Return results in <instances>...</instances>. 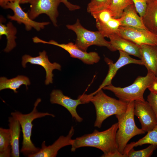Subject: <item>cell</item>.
<instances>
[{
	"label": "cell",
	"mask_w": 157,
	"mask_h": 157,
	"mask_svg": "<svg viewBox=\"0 0 157 157\" xmlns=\"http://www.w3.org/2000/svg\"><path fill=\"white\" fill-rule=\"evenodd\" d=\"M134 101L128 102L127 108L125 113L115 115L118 121L116 141L118 150L123 154L126 146L131 138L145 132L141 128H138L135 124L133 113Z\"/></svg>",
	"instance_id": "4"
},
{
	"label": "cell",
	"mask_w": 157,
	"mask_h": 157,
	"mask_svg": "<svg viewBox=\"0 0 157 157\" xmlns=\"http://www.w3.org/2000/svg\"><path fill=\"white\" fill-rule=\"evenodd\" d=\"M61 3H63L69 11H74L81 8L79 6L73 4L68 1L67 0H61Z\"/></svg>",
	"instance_id": "31"
},
{
	"label": "cell",
	"mask_w": 157,
	"mask_h": 157,
	"mask_svg": "<svg viewBox=\"0 0 157 157\" xmlns=\"http://www.w3.org/2000/svg\"><path fill=\"white\" fill-rule=\"evenodd\" d=\"M156 76L153 73L148 71L146 76H138L132 84L128 86L116 87L111 84L103 89L112 92L119 99L127 103L136 101H144V92Z\"/></svg>",
	"instance_id": "5"
},
{
	"label": "cell",
	"mask_w": 157,
	"mask_h": 157,
	"mask_svg": "<svg viewBox=\"0 0 157 157\" xmlns=\"http://www.w3.org/2000/svg\"><path fill=\"white\" fill-rule=\"evenodd\" d=\"M95 19L96 25L99 31L104 37L118 34L121 26L119 18L113 17L107 9L94 12L91 13Z\"/></svg>",
	"instance_id": "9"
},
{
	"label": "cell",
	"mask_w": 157,
	"mask_h": 157,
	"mask_svg": "<svg viewBox=\"0 0 157 157\" xmlns=\"http://www.w3.org/2000/svg\"><path fill=\"white\" fill-rule=\"evenodd\" d=\"M148 89L150 92L155 93H157V76H156Z\"/></svg>",
	"instance_id": "32"
},
{
	"label": "cell",
	"mask_w": 157,
	"mask_h": 157,
	"mask_svg": "<svg viewBox=\"0 0 157 157\" xmlns=\"http://www.w3.org/2000/svg\"><path fill=\"white\" fill-rule=\"evenodd\" d=\"M138 14L133 4L129 5L124 10L119 18L121 26L147 29Z\"/></svg>",
	"instance_id": "19"
},
{
	"label": "cell",
	"mask_w": 157,
	"mask_h": 157,
	"mask_svg": "<svg viewBox=\"0 0 157 157\" xmlns=\"http://www.w3.org/2000/svg\"><path fill=\"white\" fill-rule=\"evenodd\" d=\"M32 39L35 43L51 44L60 47L67 51L72 58L78 59L87 65H93L97 63L100 59V57L97 53L96 52L88 53L83 51L72 42L67 44H59L53 40L48 42L45 41L36 36L33 38Z\"/></svg>",
	"instance_id": "7"
},
{
	"label": "cell",
	"mask_w": 157,
	"mask_h": 157,
	"mask_svg": "<svg viewBox=\"0 0 157 157\" xmlns=\"http://www.w3.org/2000/svg\"><path fill=\"white\" fill-rule=\"evenodd\" d=\"M157 148V145L150 144L147 148L136 151L133 148H131L127 153V157H149Z\"/></svg>",
	"instance_id": "27"
},
{
	"label": "cell",
	"mask_w": 157,
	"mask_h": 157,
	"mask_svg": "<svg viewBox=\"0 0 157 157\" xmlns=\"http://www.w3.org/2000/svg\"><path fill=\"white\" fill-rule=\"evenodd\" d=\"M147 101L155 113L157 118V93L150 92L147 97Z\"/></svg>",
	"instance_id": "30"
},
{
	"label": "cell",
	"mask_w": 157,
	"mask_h": 157,
	"mask_svg": "<svg viewBox=\"0 0 157 157\" xmlns=\"http://www.w3.org/2000/svg\"><path fill=\"white\" fill-rule=\"evenodd\" d=\"M141 18L146 28L157 35V0H148L145 12Z\"/></svg>",
	"instance_id": "20"
},
{
	"label": "cell",
	"mask_w": 157,
	"mask_h": 157,
	"mask_svg": "<svg viewBox=\"0 0 157 157\" xmlns=\"http://www.w3.org/2000/svg\"><path fill=\"white\" fill-rule=\"evenodd\" d=\"M67 28L75 32L76 36L75 44L81 50L86 51L90 46L95 45L105 47L112 51H116L110 41H107L104 36L99 31L89 30L81 24L77 19L73 24H67Z\"/></svg>",
	"instance_id": "6"
},
{
	"label": "cell",
	"mask_w": 157,
	"mask_h": 157,
	"mask_svg": "<svg viewBox=\"0 0 157 157\" xmlns=\"http://www.w3.org/2000/svg\"><path fill=\"white\" fill-rule=\"evenodd\" d=\"M133 113L138 119L141 129L148 132L157 126V118L155 113L147 101H134Z\"/></svg>",
	"instance_id": "11"
},
{
	"label": "cell",
	"mask_w": 157,
	"mask_h": 157,
	"mask_svg": "<svg viewBox=\"0 0 157 157\" xmlns=\"http://www.w3.org/2000/svg\"><path fill=\"white\" fill-rule=\"evenodd\" d=\"M20 4L19 0L9 3L5 9H10L14 13L13 15H8V18L11 20L16 21L19 24H24L26 30L29 31L33 28L36 31H39L43 29L45 26L50 24L49 22H38L31 19L28 13L23 10Z\"/></svg>",
	"instance_id": "13"
},
{
	"label": "cell",
	"mask_w": 157,
	"mask_h": 157,
	"mask_svg": "<svg viewBox=\"0 0 157 157\" xmlns=\"http://www.w3.org/2000/svg\"><path fill=\"white\" fill-rule=\"evenodd\" d=\"M112 0H91L87 8L88 12L91 13L107 9Z\"/></svg>",
	"instance_id": "28"
},
{
	"label": "cell",
	"mask_w": 157,
	"mask_h": 157,
	"mask_svg": "<svg viewBox=\"0 0 157 157\" xmlns=\"http://www.w3.org/2000/svg\"><path fill=\"white\" fill-rule=\"evenodd\" d=\"M9 129L0 128V157H9L11 156V147Z\"/></svg>",
	"instance_id": "24"
},
{
	"label": "cell",
	"mask_w": 157,
	"mask_h": 157,
	"mask_svg": "<svg viewBox=\"0 0 157 157\" xmlns=\"http://www.w3.org/2000/svg\"><path fill=\"white\" fill-rule=\"evenodd\" d=\"M118 34L139 46L142 44L157 46V35L147 29L120 26Z\"/></svg>",
	"instance_id": "10"
},
{
	"label": "cell",
	"mask_w": 157,
	"mask_h": 157,
	"mask_svg": "<svg viewBox=\"0 0 157 157\" xmlns=\"http://www.w3.org/2000/svg\"><path fill=\"white\" fill-rule=\"evenodd\" d=\"M31 0H19L20 4H25L29 3Z\"/></svg>",
	"instance_id": "34"
},
{
	"label": "cell",
	"mask_w": 157,
	"mask_h": 157,
	"mask_svg": "<svg viewBox=\"0 0 157 157\" xmlns=\"http://www.w3.org/2000/svg\"><path fill=\"white\" fill-rule=\"evenodd\" d=\"M17 0H0V6L4 9L5 8L8 3L14 2Z\"/></svg>",
	"instance_id": "33"
},
{
	"label": "cell",
	"mask_w": 157,
	"mask_h": 157,
	"mask_svg": "<svg viewBox=\"0 0 157 157\" xmlns=\"http://www.w3.org/2000/svg\"><path fill=\"white\" fill-rule=\"evenodd\" d=\"M17 33V29L11 22H9L6 25L0 22V37L5 35L7 40L6 47L4 50L5 52H9L16 47L15 39Z\"/></svg>",
	"instance_id": "23"
},
{
	"label": "cell",
	"mask_w": 157,
	"mask_h": 157,
	"mask_svg": "<svg viewBox=\"0 0 157 157\" xmlns=\"http://www.w3.org/2000/svg\"><path fill=\"white\" fill-rule=\"evenodd\" d=\"M85 97L88 103L91 102L95 107L96 119L94 126L99 128L108 117L124 113L127 108L128 103L108 96L102 89L89 94H85Z\"/></svg>",
	"instance_id": "2"
},
{
	"label": "cell",
	"mask_w": 157,
	"mask_h": 157,
	"mask_svg": "<svg viewBox=\"0 0 157 157\" xmlns=\"http://www.w3.org/2000/svg\"><path fill=\"white\" fill-rule=\"evenodd\" d=\"M50 101L52 104H58L66 108L77 122H81L83 121V118L78 114L76 108L80 104L87 103L83 94L79 96L77 99H74L64 95L60 90H54L50 94Z\"/></svg>",
	"instance_id": "12"
},
{
	"label": "cell",
	"mask_w": 157,
	"mask_h": 157,
	"mask_svg": "<svg viewBox=\"0 0 157 157\" xmlns=\"http://www.w3.org/2000/svg\"><path fill=\"white\" fill-rule=\"evenodd\" d=\"M8 121L11 139V156L13 157H19V140L21 126L18 121L12 116L9 117Z\"/></svg>",
	"instance_id": "21"
},
{
	"label": "cell",
	"mask_w": 157,
	"mask_h": 157,
	"mask_svg": "<svg viewBox=\"0 0 157 157\" xmlns=\"http://www.w3.org/2000/svg\"><path fill=\"white\" fill-rule=\"evenodd\" d=\"M139 15L142 17L144 15L148 0H131Z\"/></svg>",
	"instance_id": "29"
},
{
	"label": "cell",
	"mask_w": 157,
	"mask_h": 157,
	"mask_svg": "<svg viewBox=\"0 0 157 157\" xmlns=\"http://www.w3.org/2000/svg\"><path fill=\"white\" fill-rule=\"evenodd\" d=\"M41 101L40 98L37 99L34 104L32 111L28 114H23L17 111L13 112L11 113V116L18 121L22 128L23 139L20 151L25 156L29 157L31 155L36 153L40 150L39 148L34 145L31 139L33 126L32 122L33 120L47 116H50L53 117H55L54 115L47 112H38L37 109V106Z\"/></svg>",
	"instance_id": "3"
},
{
	"label": "cell",
	"mask_w": 157,
	"mask_h": 157,
	"mask_svg": "<svg viewBox=\"0 0 157 157\" xmlns=\"http://www.w3.org/2000/svg\"><path fill=\"white\" fill-rule=\"evenodd\" d=\"M30 83L29 78L24 76L18 75L10 79H8L5 77H1L0 78V90L9 89L17 93L18 92L17 89L21 85H24L27 88V86Z\"/></svg>",
	"instance_id": "22"
},
{
	"label": "cell",
	"mask_w": 157,
	"mask_h": 157,
	"mask_svg": "<svg viewBox=\"0 0 157 157\" xmlns=\"http://www.w3.org/2000/svg\"><path fill=\"white\" fill-rule=\"evenodd\" d=\"M60 3L61 0H31L29 3L30 9L28 16L33 20L40 14H46L53 25L57 27V18L59 15L58 8Z\"/></svg>",
	"instance_id": "8"
},
{
	"label": "cell",
	"mask_w": 157,
	"mask_h": 157,
	"mask_svg": "<svg viewBox=\"0 0 157 157\" xmlns=\"http://www.w3.org/2000/svg\"><path fill=\"white\" fill-rule=\"evenodd\" d=\"M133 4L131 0H112L107 9L113 17L119 19L124 10L129 5Z\"/></svg>",
	"instance_id": "26"
},
{
	"label": "cell",
	"mask_w": 157,
	"mask_h": 157,
	"mask_svg": "<svg viewBox=\"0 0 157 157\" xmlns=\"http://www.w3.org/2000/svg\"><path fill=\"white\" fill-rule=\"evenodd\" d=\"M28 63L40 65L44 68L46 73L45 83L46 85L53 82V70L56 69L59 70H61V67L60 64L56 62L52 63L50 62L47 52L44 50L40 52L39 55L35 57H33L28 55L23 56L22 64L24 68L26 67V64Z\"/></svg>",
	"instance_id": "14"
},
{
	"label": "cell",
	"mask_w": 157,
	"mask_h": 157,
	"mask_svg": "<svg viewBox=\"0 0 157 157\" xmlns=\"http://www.w3.org/2000/svg\"><path fill=\"white\" fill-rule=\"evenodd\" d=\"M140 59L147 71L157 76V46L142 44L140 46Z\"/></svg>",
	"instance_id": "18"
},
{
	"label": "cell",
	"mask_w": 157,
	"mask_h": 157,
	"mask_svg": "<svg viewBox=\"0 0 157 157\" xmlns=\"http://www.w3.org/2000/svg\"><path fill=\"white\" fill-rule=\"evenodd\" d=\"M119 51V57L115 63H113V61L109 58H105L104 60L108 66V72L105 78L96 91L103 89L104 87L112 84V80L117 71L124 66L130 64L143 65L141 59L139 60L132 58L126 53L122 51Z\"/></svg>",
	"instance_id": "15"
},
{
	"label": "cell",
	"mask_w": 157,
	"mask_h": 157,
	"mask_svg": "<svg viewBox=\"0 0 157 157\" xmlns=\"http://www.w3.org/2000/svg\"><path fill=\"white\" fill-rule=\"evenodd\" d=\"M109 38L111 45L116 51H122L141 58L140 46L118 34L112 35Z\"/></svg>",
	"instance_id": "17"
},
{
	"label": "cell",
	"mask_w": 157,
	"mask_h": 157,
	"mask_svg": "<svg viewBox=\"0 0 157 157\" xmlns=\"http://www.w3.org/2000/svg\"><path fill=\"white\" fill-rule=\"evenodd\" d=\"M145 144L157 145V126L153 130L147 132L146 135L137 141L127 144L124 149L123 154L127 156V153L131 148Z\"/></svg>",
	"instance_id": "25"
},
{
	"label": "cell",
	"mask_w": 157,
	"mask_h": 157,
	"mask_svg": "<svg viewBox=\"0 0 157 157\" xmlns=\"http://www.w3.org/2000/svg\"><path fill=\"white\" fill-rule=\"evenodd\" d=\"M118 123L113 124L107 129L102 131L94 130L92 133L85 134L73 139L71 151L74 152L83 147H94L103 152L101 157H126L118 151L116 141Z\"/></svg>",
	"instance_id": "1"
},
{
	"label": "cell",
	"mask_w": 157,
	"mask_h": 157,
	"mask_svg": "<svg viewBox=\"0 0 157 157\" xmlns=\"http://www.w3.org/2000/svg\"><path fill=\"white\" fill-rule=\"evenodd\" d=\"M74 133V128L72 126L66 136H60L52 144L47 146L45 145V142L44 141L39 151L31 155L29 157H56L60 149L65 146L72 145L73 140L72 137Z\"/></svg>",
	"instance_id": "16"
}]
</instances>
